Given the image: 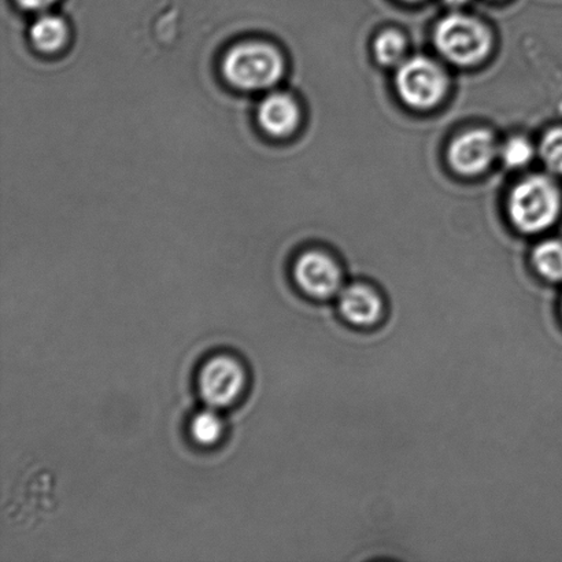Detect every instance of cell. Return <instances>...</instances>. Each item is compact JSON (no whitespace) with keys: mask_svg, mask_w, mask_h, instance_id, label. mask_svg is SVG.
Masks as SVG:
<instances>
[{"mask_svg":"<svg viewBox=\"0 0 562 562\" xmlns=\"http://www.w3.org/2000/svg\"><path fill=\"white\" fill-rule=\"evenodd\" d=\"M508 207L512 223L521 233H543L560 217L561 191L549 176H531L510 192Z\"/></svg>","mask_w":562,"mask_h":562,"instance_id":"cell-1","label":"cell"},{"mask_svg":"<svg viewBox=\"0 0 562 562\" xmlns=\"http://www.w3.org/2000/svg\"><path fill=\"white\" fill-rule=\"evenodd\" d=\"M223 74L229 85L239 90H268L283 77L284 59L271 44L247 42L225 55Z\"/></svg>","mask_w":562,"mask_h":562,"instance_id":"cell-2","label":"cell"},{"mask_svg":"<svg viewBox=\"0 0 562 562\" xmlns=\"http://www.w3.org/2000/svg\"><path fill=\"white\" fill-rule=\"evenodd\" d=\"M435 46L450 63L470 66L481 63L492 48L487 27L471 16H445L435 30Z\"/></svg>","mask_w":562,"mask_h":562,"instance_id":"cell-3","label":"cell"},{"mask_svg":"<svg viewBox=\"0 0 562 562\" xmlns=\"http://www.w3.org/2000/svg\"><path fill=\"white\" fill-rule=\"evenodd\" d=\"M396 90L411 108L427 110L440 102L448 90V77L431 59L404 60L396 71Z\"/></svg>","mask_w":562,"mask_h":562,"instance_id":"cell-4","label":"cell"},{"mask_svg":"<svg viewBox=\"0 0 562 562\" xmlns=\"http://www.w3.org/2000/svg\"><path fill=\"white\" fill-rule=\"evenodd\" d=\"M244 366L231 356H216L202 367L198 387L203 401L214 409L233 405L244 393L246 385Z\"/></svg>","mask_w":562,"mask_h":562,"instance_id":"cell-5","label":"cell"},{"mask_svg":"<svg viewBox=\"0 0 562 562\" xmlns=\"http://www.w3.org/2000/svg\"><path fill=\"white\" fill-rule=\"evenodd\" d=\"M292 273L297 289L314 301H328L338 296L345 286L344 269L327 252H303L297 257Z\"/></svg>","mask_w":562,"mask_h":562,"instance_id":"cell-6","label":"cell"},{"mask_svg":"<svg viewBox=\"0 0 562 562\" xmlns=\"http://www.w3.org/2000/svg\"><path fill=\"white\" fill-rule=\"evenodd\" d=\"M339 316L356 329L379 327L387 314L385 300L374 286L366 283L345 285L338 295Z\"/></svg>","mask_w":562,"mask_h":562,"instance_id":"cell-7","label":"cell"},{"mask_svg":"<svg viewBox=\"0 0 562 562\" xmlns=\"http://www.w3.org/2000/svg\"><path fill=\"white\" fill-rule=\"evenodd\" d=\"M498 153L493 135L476 130L456 137L449 148V162L456 172L473 176L484 172Z\"/></svg>","mask_w":562,"mask_h":562,"instance_id":"cell-8","label":"cell"},{"mask_svg":"<svg viewBox=\"0 0 562 562\" xmlns=\"http://www.w3.org/2000/svg\"><path fill=\"white\" fill-rule=\"evenodd\" d=\"M258 123L268 135L284 137L300 124L301 112L295 99L283 92L269 93L257 110Z\"/></svg>","mask_w":562,"mask_h":562,"instance_id":"cell-9","label":"cell"},{"mask_svg":"<svg viewBox=\"0 0 562 562\" xmlns=\"http://www.w3.org/2000/svg\"><path fill=\"white\" fill-rule=\"evenodd\" d=\"M31 41L38 52L53 54L65 47L69 27L58 15L43 14L31 26Z\"/></svg>","mask_w":562,"mask_h":562,"instance_id":"cell-10","label":"cell"},{"mask_svg":"<svg viewBox=\"0 0 562 562\" xmlns=\"http://www.w3.org/2000/svg\"><path fill=\"white\" fill-rule=\"evenodd\" d=\"M533 269L539 278L548 283L562 284V241L544 240L533 249L531 255Z\"/></svg>","mask_w":562,"mask_h":562,"instance_id":"cell-11","label":"cell"},{"mask_svg":"<svg viewBox=\"0 0 562 562\" xmlns=\"http://www.w3.org/2000/svg\"><path fill=\"white\" fill-rule=\"evenodd\" d=\"M224 422L214 407L198 413L191 422V437L201 446H213L222 439Z\"/></svg>","mask_w":562,"mask_h":562,"instance_id":"cell-12","label":"cell"},{"mask_svg":"<svg viewBox=\"0 0 562 562\" xmlns=\"http://www.w3.org/2000/svg\"><path fill=\"white\" fill-rule=\"evenodd\" d=\"M374 57L384 66H395L404 63L406 42L398 32L389 31L382 33L373 46Z\"/></svg>","mask_w":562,"mask_h":562,"instance_id":"cell-13","label":"cell"},{"mask_svg":"<svg viewBox=\"0 0 562 562\" xmlns=\"http://www.w3.org/2000/svg\"><path fill=\"white\" fill-rule=\"evenodd\" d=\"M539 154L549 172L562 176V126L544 134L539 145Z\"/></svg>","mask_w":562,"mask_h":562,"instance_id":"cell-14","label":"cell"},{"mask_svg":"<svg viewBox=\"0 0 562 562\" xmlns=\"http://www.w3.org/2000/svg\"><path fill=\"white\" fill-rule=\"evenodd\" d=\"M498 156L506 167L512 169L525 168L533 158V147L525 137L515 136L499 148Z\"/></svg>","mask_w":562,"mask_h":562,"instance_id":"cell-15","label":"cell"},{"mask_svg":"<svg viewBox=\"0 0 562 562\" xmlns=\"http://www.w3.org/2000/svg\"><path fill=\"white\" fill-rule=\"evenodd\" d=\"M57 2V0H16V3L21 5L22 9L31 10V11H43Z\"/></svg>","mask_w":562,"mask_h":562,"instance_id":"cell-16","label":"cell"},{"mask_svg":"<svg viewBox=\"0 0 562 562\" xmlns=\"http://www.w3.org/2000/svg\"><path fill=\"white\" fill-rule=\"evenodd\" d=\"M449 5H454V8H459V5L465 4L468 0H445Z\"/></svg>","mask_w":562,"mask_h":562,"instance_id":"cell-17","label":"cell"},{"mask_svg":"<svg viewBox=\"0 0 562 562\" xmlns=\"http://www.w3.org/2000/svg\"><path fill=\"white\" fill-rule=\"evenodd\" d=\"M559 316H560L561 323H562V295L559 301Z\"/></svg>","mask_w":562,"mask_h":562,"instance_id":"cell-18","label":"cell"},{"mask_svg":"<svg viewBox=\"0 0 562 562\" xmlns=\"http://www.w3.org/2000/svg\"><path fill=\"white\" fill-rule=\"evenodd\" d=\"M405 2H417V0H405Z\"/></svg>","mask_w":562,"mask_h":562,"instance_id":"cell-19","label":"cell"}]
</instances>
